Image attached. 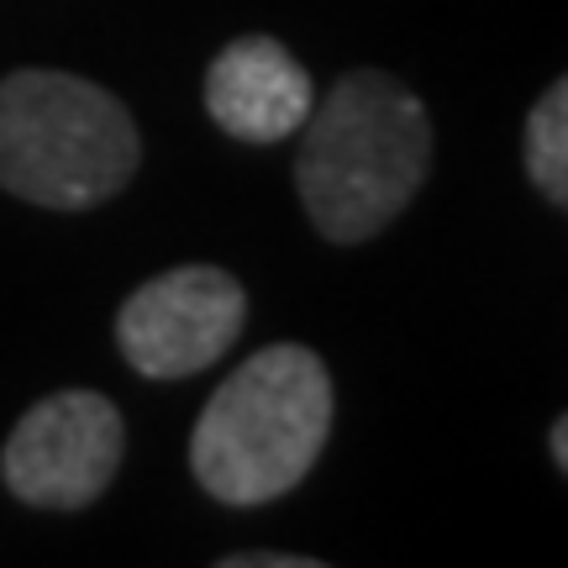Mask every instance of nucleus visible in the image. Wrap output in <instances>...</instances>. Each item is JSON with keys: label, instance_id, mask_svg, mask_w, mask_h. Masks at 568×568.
I'll return each instance as SVG.
<instances>
[{"label": "nucleus", "instance_id": "6e6552de", "mask_svg": "<svg viewBox=\"0 0 568 568\" xmlns=\"http://www.w3.org/2000/svg\"><path fill=\"white\" fill-rule=\"evenodd\" d=\"M552 464L568 468V426H564V422L552 426Z\"/></svg>", "mask_w": 568, "mask_h": 568}, {"label": "nucleus", "instance_id": "f257e3e1", "mask_svg": "<svg viewBox=\"0 0 568 568\" xmlns=\"http://www.w3.org/2000/svg\"><path fill=\"white\" fill-rule=\"evenodd\" d=\"M432 163L426 105L395 74L353 69L311 105L301 126L295 184L326 243H364L385 232Z\"/></svg>", "mask_w": 568, "mask_h": 568}, {"label": "nucleus", "instance_id": "0eeeda50", "mask_svg": "<svg viewBox=\"0 0 568 568\" xmlns=\"http://www.w3.org/2000/svg\"><path fill=\"white\" fill-rule=\"evenodd\" d=\"M527 169L531 184L552 205L568 201V84H548V95L527 116Z\"/></svg>", "mask_w": 568, "mask_h": 568}, {"label": "nucleus", "instance_id": "20e7f679", "mask_svg": "<svg viewBox=\"0 0 568 568\" xmlns=\"http://www.w3.org/2000/svg\"><path fill=\"white\" fill-rule=\"evenodd\" d=\"M126 447L122 410L95 389H59L27 410L0 453L6 489L21 506L80 510L116 479Z\"/></svg>", "mask_w": 568, "mask_h": 568}, {"label": "nucleus", "instance_id": "f03ea898", "mask_svg": "<svg viewBox=\"0 0 568 568\" xmlns=\"http://www.w3.org/2000/svg\"><path fill=\"white\" fill-rule=\"evenodd\" d=\"M332 437V374L301 343L253 353L205 400L190 468L222 506H268L316 468Z\"/></svg>", "mask_w": 568, "mask_h": 568}, {"label": "nucleus", "instance_id": "423d86ee", "mask_svg": "<svg viewBox=\"0 0 568 568\" xmlns=\"http://www.w3.org/2000/svg\"><path fill=\"white\" fill-rule=\"evenodd\" d=\"M316 105L311 74L274 38L226 42L205 69V111L237 142H284L295 138Z\"/></svg>", "mask_w": 568, "mask_h": 568}, {"label": "nucleus", "instance_id": "39448f33", "mask_svg": "<svg viewBox=\"0 0 568 568\" xmlns=\"http://www.w3.org/2000/svg\"><path fill=\"white\" fill-rule=\"evenodd\" d=\"M247 295L226 268L184 264L132 290L116 316V347L142 379H190L243 337Z\"/></svg>", "mask_w": 568, "mask_h": 568}, {"label": "nucleus", "instance_id": "7ed1b4c3", "mask_svg": "<svg viewBox=\"0 0 568 568\" xmlns=\"http://www.w3.org/2000/svg\"><path fill=\"white\" fill-rule=\"evenodd\" d=\"M138 159V126L111 90L59 69L0 80V190L48 211H84L111 201Z\"/></svg>", "mask_w": 568, "mask_h": 568}]
</instances>
